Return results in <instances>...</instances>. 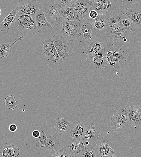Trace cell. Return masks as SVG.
Listing matches in <instances>:
<instances>
[{
	"instance_id": "8d00e7d4",
	"label": "cell",
	"mask_w": 141,
	"mask_h": 157,
	"mask_svg": "<svg viewBox=\"0 0 141 157\" xmlns=\"http://www.w3.org/2000/svg\"><path fill=\"white\" fill-rule=\"evenodd\" d=\"M87 5L93 10H94L95 1L94 0H84Z\"/></svg>"
},
{
	"instance_id": "9a60e30c",
	"label": "cell",
	"mask_w": 141,
	"mask_h": 157,
	"mask_svg": "<svg viewBox=\"0 0 141 157\" xmlns=\"http://www.w3.org/2000/svg\"><path fill=\"white\" fill-rule=\"evenodd\" d=\"M70 8L73 9L83 19H89L90 11L93 10L84 0H77Z\"/></svg>"
},
{
	"instance_id": "d6986e66",
	"label": "cell",
	"mask_w": 141,
	"mask_h": 157,
	"mask_svg": "<svg viewBox=\"0 0 141 157\" xmlns=\"http://www.w3.org/2000/svg\"><path fill=\"white\" fill-rule=\"evenodd\" d=\"M72 126L69 119L65 117L58 118L56 121L54 129L56 134L60 135L66 132Z\"/></svg>"
},
{
	"instance_id": "6da1fadb",
	"label": "cell",
	"mask_w": 141,
	"mask_h": 157,
	"mask_svg": "<svg viewBox=\"0 0 141 157\" xmlns=\"http://www.w3.org/2000/svg\"><path fill=\"white\" fill-rule=\"evenodd\" d=\"M106 54L107 64L113 71L124 68V65L127 60L124 51L117 48L113 44H109L106 46Z\"/></svg>"
},
{
	"instance_id": "44dd1931",
	"label": "cell",
	"mask_w": 141,
	"mask_h": 157,
	"mask_svg": "<svg viewBox=\"0 0 141 157\" xmlns=\"http://www.w3.org/2000/svg\"><path fill=\"white\" fill-rule=\"evenodd\" d=\"M19 13L17 8L13 9L12 11L4 20L0 24V29L1 31L8 33L11 23L14 20L15 17Z\"/></svg>"
},
{
	"instance_id": "ac0fdd59",
	"label": "cell",
	"mask_w": 141,
	"mask_h": 157,
	"mask_svg": "<svg viewBox=\"0 0 141 157\" xmlns=\"http://www.w3.org/2000/svg\"><path fill=\"white\" fill-rule=\"evenodd\" d=\"M91 21L94 29L97 31L106 29L110 22L109 19L105 14H98L96 18L91 19Z\"/></svg>"
},
{
	"instance_id": "277c9868",
	"label": "cell",
	"mask_w": 141,
	"mask_h": 157,
	"mask_svg": "<svg viewBox=\"0 0 141 157\" xmlns=\"http://www.w3.org/2000/svg\"><path fill=\"white\" fill-rule=\"evenodd\" d=\"M61 32L63 37L69 41H73L82 34L81 33V21H68L63 19Z\"/></svg>"
},
{
	"instance_id": "83f0119b",
	"label": "cell",
	"mask_w": 141,
	"mask_h": 157,
	"mask_svg": "<svg viewBox=\"0 0 141 157\" xmlns=\"http://www.w3.org/2000/svg\"><path fill=\"white\" fill-rule=\"evenodd\" d=\"M103 44V43L98 42L95 40H91L85 53L87 55H93L99 52L102 48Z\"/></svg>"
},
{
	"instance_id": "ab89813d",
	"label": "cell",
	"mask_w": 141,
	"mask_h": 157,
	"mask_svg": "<svg viewBox=\"0 0 141 157\" xmlns=\"http://www.w3.org/2000/svg\"><path fill=\"white\" fill-rule=\"evenodd\" d=\"M111 1H108V4L107 6V9H108L111 7L112 5L111 4Z\"/></svg>"
},
{
	"instance_id": "7a4b0ae2",
	"label": "cell",
	"mask_w": 141,
	"mask_h": 157,
	"mask_svg": "<svg viewBox=\"0 0 141 157\" xmlns=\"http://www.w3.org/2000/svg\"><path fill=\"white\" fill-rule=\"evenodd\" d=\"M14 24L19 30L25 34L32 33L35 35L39 32L35 16L19 12L14 19Z\"/></svg>"
},
{
	"instance_id": "f1b7e54d",
	"label": "cell",
	"mask_w": 141,
	"mask_h": 157,
	"mask_svg": "<svg viewBox=\"0 0 141 157\" xmlns=\"http://www.w3.org/2000/svg\"><path fill=\"white\" fill-rule=\"evenodd\" d=\"M94 10L98 14H105L108 12V2L106 0H95Z\"/></svg>"
},
{
	"instance_id": "e575fe53",
	"label": "cell",
	"mask_w": 141,
	"mask_h": 157,
	"mask_svg": "<svg viewBox=\"0 0 141 157\" xmlns=\"http://www.w3.org/2000/svg\"><path fill=\"white\" fill-rule=\"evenodd\" d=\"M96 152L90 147L84 153L82 157H96Z\"/></svg>"
},
{
	"instance_id": "ba28073f",
	"label": "cell",
	"mask_w": 141,
	"mask_h": 157,
	"mask_svg": "<svg viewBox=\"0 0 141 157\" xmlns=\"http://www.w3.org/2000/svg\"><path fill=\"white\" fill-rule=\"evenodd\" d=\"M19 12L35 16L39 10V7L36 0H19L17 2Z\"/></svg>"
},
{
	"instance_id": "7402d4cb",
	"label": "cell",
	"mask_w": 141,
	"mask_h": 157,
	"mask_svg": "<svg viewBox=\"0 0 141 157\" xmlns=\"http://www.w3.org/2000/svg\"><path fill=\"white\" fill-rule=\"evenodd\" d=\"M81 32L84 34V37L86 40L90 39L93 37L91 33L93 31V27L91 20L89 19L81 18Z\"/></svg>"
},
{
	"instance_id": "f35d334b",
	"label": "cell",
	"mask_w": 141,
	"mask_h": 157,
	"mask_svg": "<svg viewBox=\"0 0 141 157\" xmlns=\"http://www.w3.org/2000/svg\"><path fill=\"white\" fill-rule=\"evenodd\" d=\"M40 134V133L38 130H34L32 133V135L34 138L39 137Z\"/></svg>"
},
{
	"instance_id": "e0dca14e",
	"label": "cell",
	"mask_w": 141,
	"mask_h": 157,
	"mask_svg": "<svg viewBox=\"0 0 141 157\" xmlns=\"http://www.w3.org/2000/svg\"><path fill=\"white\" fill-rule=\"evenodd\" d=\"M90 147L96 152H98L101 157L110 155H115L116 154L114 149L109 145L108 141H103L97 144L93 143Z\"/></svg>"
},
{
	"instance_id": "5b68a950",
	"label": "cell",
	"mask_w": 141,
	"mask_h": 157,
	"mask_svg": "<svg viewBox=\"0 0 141 157\" xmlns=\"http://www.w3.org/2000/svg\"><path fill=\"white\" fill-rule=\"evenodd\" d=\"M44 52L48 60L57 65L61 64L62 61L58 54L51 38H47L43 41Z\"/></svg>"
},
{
	"instance_id": "f6af8a7d",
	"label": "cell",
	"mask_w": 141,
	"mask_h": 157,
	"mask_svg": "<svg viewBox=\"0 0 141 157\" xmlns=\"http://www.w3.org/2000/svg\"><path fill=\"white\" fill-rule=\"evenodd\" d=\"M71 157H75L72 156Z\"/></svg>"
},
{
	"instance_id": "ffe728a7",
	"label": "cell",
	"mask_w": 141,
	"mask_h": 157,
	"mask_svg": "<svg viewBox=\"0 0 141 157\" xmlns=\"http://www.w3.org/2000/svg\"><path fill=\"white\" fill-rule=\"evenodd\" d=\"M58 11L63 19L68 21H81V18L70 7L58 9Z\"/></svg>"
},
{
	"instance_id": "8992f818",
	"label": "cell",
	"mask_w": 141,
	"mask_h": 157,
	"mask_svg": "<svg viewBox=\"0 0 141 157\" xmlns=\"http://www.w3.org/2000/svg\"><path fill=\"white\" fill-rule=\"evenodd\" d=\"M113 17L116 23L124 31L121 36L126 37L133 35L135 30V26L134 23L127 17L123 14H115Z\"/></svg>"
},
{
	"instance_id": "7c38bea8",
	"label": "cell",
	"mask_w": 141,
	"mask_h": 157,
	"mask_svg": "<svg viewBox=\"0 0 141 157\" xmlns=\"http://www.w3.org/2000/svg\"><path fill=\"white\" fill-rule=\"evenodd\" d=\"M100 132L99 124L95 126L93 123H89L85 128L83 139L86 141L94 143L98 140Z\"/></svg>"
},
{
	"instance_id": "836d02e7",
	"label": "cell",
	"mask_w": 141,
	"mask_h": 157,
	"mask_svg": "<svg viewBox=\"0 0 141 157\" xmlns=\"http://www.w3.org/2000/svg\"><path fill=\"white\" fill-rule=\"evenodd\" d=\"M47 137L44 132L41 131L39 136L37 138H35L36 141V146L38 147H45L47 141Z\"/></svg>"
},
{
	"instance_id": "4316f807",
	"label": "cell",
	"mask_w": 141,
	"mask_h": 157,
	"mask_svg": "<svg viewBox=\"0 0 141 157\" xmlns=\"http://www.w3.org/2000/svg\"><path fill=\"white\" fill-rule=\"evenodd\" d=\"M60 144L58 138L54 135H51L47 137V141L44 147L47 150L53 152L56 149Z\"/></svg>"
},
{
	"instance_id": "30bf717a",
	"label": "cell",
	"mask_w": 141,
	"mask_h": 157,
	"mask_svg": "<svg viewBox=\"0 0 141 157\" xmlns=\"http://www.w3.org/2000/svg\"><path fill=\"white\" fill-rule=\"evenodd\" d=\"M44 14L48 21L51 25H58L62 23L63 19L60 15L58 9L53 4L47 5Z\"/></svg>"
},
{
	"instance_id": "5bb4252c",
	"label": "cell",
	"mask_w": 141,
	"mask_h": 157,
	"mask_svg": "<svg viewBox=\"0 0 141 157\" xmlns=\"http://www.w3.org/2000/svg\"><path fill=\"white\" fill-rule=\"evenodd\" d=\"M124 31L117 23H112L110 21L109 24L106 29L105 35L110 39H113L118 41L126 38L121 36Z\"/></svg>"
},
{
	"instance_id": "603a6c76",
	"label": "cell",
	"mask_w": 141,
	"mask_h": 157,
	"mask_svg": "<svg viewBox=\"0 0 141 157\" xmlns=\"http://www.w3.org/2000/svg\"><path fill=\"white\" fill-rule=\"evenodd\" d=\"M35 18L37 27L39 29L44 27H53L47 20L44 14V11L39 9L35 16Z\"/></svg>"
},
{
	"instance_id": "8fae6325",
	"label": "cell",
	"mask_w": 141,
	"mask_h": 157,
	"mask_svg": "<svg viewBox=\"0 0 141 157\" xmlns=\"http://www.w3.org/2000/svg\"><path fill=\"white\" fill-rule=\"evenodd\" d=\"M89 142L85 141L83 138L74 141L71 146L68 147L70 148L72 156L81 157L90 147L88 145Z\"/></svg>"
},
{
	"instance_id": "d4e9b609",
	"label": "cell",
	"mask_w": 141,
	"mask_h": 157,
	"mask_svg": "<svg viewBox=\"0 0 141 157\" xmlns=\"http://www.w3.org/2000/svg\"><path fill=\"white\" fill-rule=\"evenodd\" d=\"M22 36L19 38L16 37L15 41L12 43H5L1 44L0 45V57L1 58L7 56L12 51L14 48V45L17 41L21 40L24 38Z\"/></svg>"
},
{
	"instance_id": "b9f144b4",
	"label": "cell",
	"mask_w": 141,
	"mask_h": 157,
	"mask_svg": "<svg viewBox=\"0 0 141 157\" xmlns=\"http://www.w3.org/2000/svg\"><path fill=\"white\" fill-rule=\"evenodd\" d=\"M138 5L141 6V0H138Z\"/></svg>"
},
{
	"instance_id": "1f68e13d",
	"label": "cell",
	"mask_w": 141,
	"mask_h": 157,
	"mask_svg": "<svg viewBox=\"0 0 141 157\" xmlns=\"http://www.w3.org/2000/svg\"><path fill=\"white\" fill-rule=\"evenodd\" d=\"M69 150L64 148H59L52 152L48 157H71Z\"/></svg>"
},
{
	"instance_id": "2e32d148",
	"label": "cell",
	"mask_w": 141,
	"mask_h": 157,
	"mask_svg": "<svg viewBox=\"0 0 141 157\" xmlns=\"http://www.w3.org/2000/svg\"><path fill=\"white\" fill-rule=\"evenodd\" d=\"M129 123L136 126L141 123V109L137 105L126 108Z\"/></svg>"
},
{
	"instance_id": "7bdbcfd3",
	"label": "cell",
	"mask_w": 141,
	"mask_h": 157,
	"mask_svg": "<svg viewBox=\"0 0 141 157\" xmlns=\"http://www.w3.org/2000/svg\"><path fill=\"white\" fill-rule=\"evenodd\" d=\"M123 40L124 42H125L127 41V39L126 38H125V39H124Z\"/></svg>"
},
{
	"instance_id": "4dcf8cb0",
	"label": "cell",
	"mask_w": 141,
	"mask_h": 157,
	"mask_svg": "<svg viewBox=\"0 0 141 157\" xmlns=\"http://www.w3.org/2000/svg\"><path fill=\"white\" fill-rule=\"evenodd\" d=\"M4 105L6 108L11 110L14 109L18 106L17 99L12 95H8L5 98Z\"/></svg>"
},
{
	"instance_id": "3957f363",
	"label": "cell",
	"mask_w": 141,
	"mask_h": 157,
	"mask_svg": "<svg viewBox=\"0 0 141 157\" xmlns=\"http://www.w3.org/2000/svg\"><path fill=\"white\" fill-rule=\"evenodd\" d=\"M51 38L62 61H68L73 54L72 43L63 37L56 35H53Z\"/></svg>"
},
{
	"instance_id": "74e56055",
	"label": "cell",
	"mask_w": 141,
	"mask_h": 157,
	"mask_svg": "<svg viewBox=\"0 0 141 157\" xmlns=\"http://www.w3.org/2000/svg\"><path fill=\"white\" fill-rule=\"evenodd\" d=\"M8 129L11 132H15L17 130V126L14 123H11L9 126Z\"/></svg>"
},
{
	"instance_id": "ee69618b",
	"label": "cell",
	"mask_w": 141,
	"mask_h": 157,
	"mask_svg": "<svg viewBox=\"0 0 141 157\" xmlns=\"http://www.w3.org/2000/svg\"><path fill=\"white\" fill-rule=\"evenodd\" d=\"M0 15H1V9H0Z\"/></svg>"
},
{
	"instance_id": "f546056e",
	"label": "cell",
	"mask_w": 141,
	"mask_h": 157,
	"mask_svg": "<svg viewBox=\"0 0 141 157\" xmlns=\"http://www.w3.org/2000/svg\"><path fill=\"white\" fill-rule=\"evenodd\" d=\"M115 4L121 9H125L138 5V0H115Z\"/></svg>"
},
{
	"instance_id": "52a82bcc",
	"label": "cell",
	"mask_w": 141,
	"mask_h": 157,
	"mask_svg": "<svg viewBox=\"0 0 141 157\" xmlns=\"http://www.w3.org/2000/svg\"><path fill=\"white\" fill-rule=\"evenodd\" d=\"M120 14H123L129 18L135 24L136 27L139 30L141 29V6L137 5L127 9L120 8Z\"/></svg>"
},
{
	"instance_id": "484cf974",
	"label": "cell",
	"mask_w": 141,
	"mask_h": 157,
	"mask_svg": "<svg viewBox=\"0 0 141 157\" xmlns=\"http://www.w3.org/2000/svg\"><path fill=\"white\" fill-rule=\"evenodd\" d=\"M84 126L85 124L83 123L79 122L71 129L70 133L74 141L83 138L85 130Z\"/></svg>"
},
{
	"instance_id": "9c48e42d",
	"label": "cell",
	"mask_w": 141,
	"mask_h": 157,
	"mask_svg": "<svg viewBox=\"0 0 141 157\" xmlns=\"http://www.w3.org/2000/svg\"><path fill=\"white\" fill-rule=\"evenodd\" d=\"M129 123L126 108L114 111L111 119V127L113 130L123 127Z\"/></svg>"
},
{
	"instance_id": "4fadbf2b",
	"label": "cell",
	"mask_w": 141,
	"mask_h": 157,
	"mask_svg": "<svg viewBox=\"0 0 141 157\" xmlns=\"http://www.w3.org/2000/svg\"><path fill=\"white\" fill-rule=\"evenodd\" d=\"M90 64L99 69H103L107 66L106 50L104 47H103L100 51L92 55Z\"/></svg>"
},
{
	"instance_id": "bcb514c9",
	"label": "cell",
	"mask_w": 141,
	"mask_h": 157,
	"mask_svg": "<svg viewBox=\"0 0 141 157\" xmlns=\"http://www.w3.org/2000/svg\"></svg>"
},
{
	"instance_id": "60d3db41",
	"label": "cell",
	"mask_w": 141,
	"mask_h": 157,
	"mask_svg": "<svg viewBox=\"0 0 141 157\" xmlns=\"http://www.w3.org/2000/svg\"><path fill=\"white\" fill-rule=\"evenodd\" d=\"M102 157H117L115 155H105Z\"/></svg>"
},
{
	"instance_id": "d6a6232c",
	"label": "cell",
	"mask_w": 141,
	"mask_h": 157,
	"mask_svg": "<svg viewBox=\"0 0 141 157\" xmlns=\"http://www.w3.org/2000/svg\"><path fill=\"white\" fill-rule=\"evenodd\" d=\"M77 0H55L54 5L58 9L70 7Z\"/></svg>"
},
{
	"instance_id": "d590c367",
	"label": "cell",
	"mask_w": 141,
	"mask_h": 157,
	"mask_svg": "<svg viewBox=\"0 0 141 157\" xmlns=\"http://www.w3.org/2000/svg\"><path fill=\"white\" fill-rule=\"evenodd\" d=\"M98 14L97 12L95 10H91L89 14V17L91 19H94L98 17Z\"/></svg>"
},
{
	"instance_id": "cb8c5ba5",
	"label": "cell",
	"mask_w": 141,
	"mask_h": 157,
	"mask_svg": "<svg viewBox=\"0 0 141 157\" xmlns=\"http://www.w3.org/2000/svg\"><path fill=\"white\" fill-rule=\"evenodd\" d=\"M19 152L18 148L14 145L8 146L5 143L0 157H18L20 154Z\"/></svg>"
}]
</instances>
